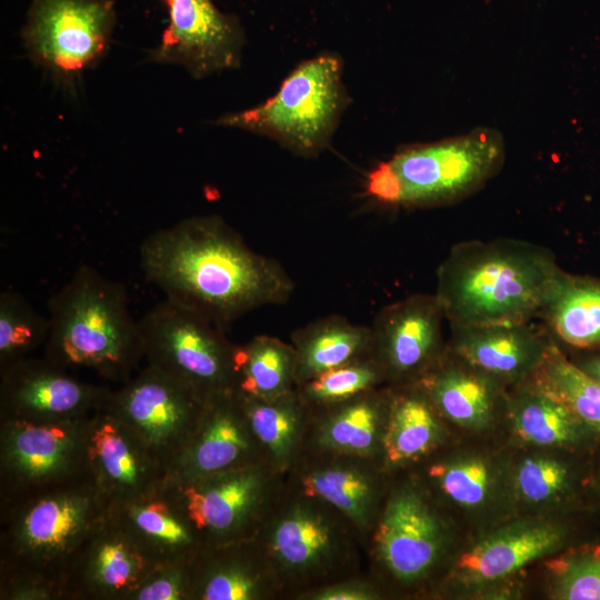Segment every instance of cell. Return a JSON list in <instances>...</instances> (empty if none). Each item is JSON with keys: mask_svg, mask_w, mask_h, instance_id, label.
Listing matches in <instances>:
<instances>
[{"mask_svg": "<svg viewBox=\"0 0 600 600\" xmlns=\"http://www.w3.org/2000/svg\"><path fill=\"white\" fill-rule=\"evenodd\" d=\"M90 473L110 509L162 487L166 471L142 442L104 407L87 421Z\"/></svg>", "mask_w": 600, "mask_h": 600, "instance_id": "cell-22", "label": "cell"}, {"mask_svg": "<svg viewBox=\"0 0 600 600\" xmlns=\"http://www.w3.org/2000/svg\"><path fill=\"white\" fill-rule=\"evenodd\" d=\"M169 22L149 61L178 64L202 79L240 66L243 30L212 0H163Z\"/></svg>", "mask_w": 600, "mask_h": 600, "instance_id": "cell-18", "label": "cell"}, {"mask_svg": "<svg viewBox=\"0 0 600 600\" xmlns=\"http://www.w3.org/2000/svg\"><path fill=\"white\" fill-rule=\"evenodd\" d=\"M44 358L66 369H88L112 382H127L143 349L124 287L89 266L79 267L48 301Z\"/></svg>", "mask_w": 600, "mask_h": 600, "instance_id": "cell-3", "label": "cell"}, {"mask_svg": "<svg viewBox=\"0 0 600 600\" xmlns=\"http://www.w3.org/2000/svg\"><path fill=\"white\" fill-rule=\"evenodd\" d=\"M139 253L146 279L166 299L224 330L258 308L287 302L294 291L280 262L252 250L219 216L157 230Z\"/></svg>", "mask_w": 600, "mask_h": 600, "instance_id": "cell-1", "label": "cell"}, {"mask_svg": "<svg viewBox=\"0 0 600 600\" xmlns=\"http://www.w3.org/2000/svg\"><path fill=\"white\" fill-rule=\"evenodd\" d=\"M322 456L302 470L299 489L332 506L360 538L372 533L383 504L381 479L373 460Z\"/></svg>", "mask_w": 600, "mask_h": 600, "instance_id": "cell-27", "label": "cell"}, {"mask_svg": "<svg viewBox=\"0 0 600 600\" xmlns=\"http://www.w3.org/2000/svg\"><path fill=\"white\" fill-rule=\"evenodd\" d=\"M110 513L158 562L191 560L202 548L166 482Z\"/></svg>", "mask_w": 600, "mask_h": 600, "instance_id": "cell-30", "label": "cell"}, {"mask_svg": "<svg viewBox=\"0 0 600 600\" xmlns=\"http://www.w3.org/2000/svg\"><path fill=\"white\" fill-rule=\"evenodd\" d=\"M110 514L91 473L0 506V581L28 579L57 584L87 539Z\"/></svg>", "mask_w": 600, "mask_h": 600, "instance_id": "cell-4", "label": "cell"}, {"mask_svg": "<svg viewBox=\"0 0 600 600\" xmlns=\"http://www.w3.org/2000/svg\"><path fill=\"white\" fill-rule=\"evenodd\" d=\"M532 379L600 434V384L579 369L554 340Z\"/></svg>", "mask_w": 600, "mask_h": 600, "instance_id": "cell-35", "label": "cell"}, {"mask_svg": "<svg viewBox=\"0 0 600 600\" xmlns=\"http://www.w3.org/2000/svg\"><path fill=\"white\" fill-rule=\"evenodd\" d=\"M297 360V386L328 370L370 356V326L356 324L332 314L292 333Z\"/></svg>", "mask_w": 600, "mask_h": 600, "instance_id": "cell-32", "label": "cell"}, {"mask_svg": "<svg viewBox=\"0 0 600 600\" xmlns=\"http://www.w3.org/2000/svg\"><path fill=\"white\" fill-rule=\"evenodd\" d=\"M591 490L594 508L600 507V442L591 459Z\"/></svg>", "mask_w": 600, "mask_h": 600, "instance_id": "cell-43", "label": "cell"}, {"mask_svg": "<svg viewBox=\"0 0 600 600\" xmlns=\"http://www.w3.org/2000/svg\"><path fill=\"white\" fill-rule=\"evenodd\" d=\"M592 454L519 446L510 451L518 516L577 514L594 508Z\"/></svg>", "mask_w": 600, "mask_h": 600, "instance_id": "cell-20", "label": "cell"}, {"mask_svg": "<svg viewBox=\"0 0 600 600\" xmlns=\"http://www.w3.org/2000/svg\"><path fill=\"white\" fill-rule=\"evenodd\" d=\"M538 317L556 342L577 351L600 349V279L561 268Z\"/></svg>", "mask_w": 600, "mask_h": 600, "instance_id": "cell-31", "label": "cell"}, {"mask_svg": "<svg viewBox=\"0 0 600 600\" xmlns=\"http://www.w3.org/2000/svg\"><path fill=\"white\" fill-rule=\"evenodd\" d=\"M298 598L307 600H376L380 598V592L369 581L346 578L300 592Z\"/></svg>", "mask_w": 600, "mask_h": 600, "instance_id": "cell-40", "label": "cell"}, {"mask_svg": "<svg viewBox=\"0 0 600 600\" xmlns=\"http://www.w3.org/2000/svg\"><path fill=\"white\" fill-rule=\"evenodd\" d=\"M114 23L111 0H33L23 46L57 83L73 89L107 52Z\"/></svg>", "mask_w": 600, "mask_h": 600, "instance_id": "cell-10", "label": "cell"}, {"mask_svg": "<svg viewBox=\"0 0 600 600\" xmlns=\"http://www.w3.org/2000/svg\"><path fill=\"white\" fill-rule=\"evenodd\" d=\"M501 137L488 129L398 150L387 163L400 189V207L427 208L463 199L501 168Z\"/></svg>", "mask_w": 600, "mask_h": 600, "instance_id": "cell-8", "label": "cell"}, {"mask_svg": "<svg viewBox=\"0 0 600 600\" xmlns=\"http://www.w3.org/2000/svg\"><path fill=\"white\" fill-rule=\"evenodd\" d=\"M0 600H63V594L50 582L10 579L0 581Z\"/></svg>", "mask_w": 600, "mask_h": 600, "instance_id": "cell-41", "label": "cell"}, {"mask_svg": "<svg viewBox=\"0 0 600 600\" xmlns=\"http://www.w3.org/2000/svg\"><path fill=\"white\" fill-rule=\"evenodd\" d=\"M386 383L382 370L369 356L322 372L297 386V391L311 408L340 403Z\"/></svg>", "mask_w": 600, "mask_h": 600, "instance_id": "cell-37", "label": "cell"}, {"mask_svg": "<svg viewBox=\"0 0 600 600\" xmlns=\"http://www.w3.org/2000/svg\"><path fill=\"white\" fill-rule=\"evenodd\" d=\"M88 418L58 423L0 421V506L90 474Z\"/></svg>", "mask_w": 600, "mask_h": 600, "instance_id": "cell-11", "label": "cell"}, {"mask_svg": "<svg viewBox=\"0 0 600 600\" xmlns=\"http://www.w3.org/2000/svg\"><path fill=\"white\" fill-rule=\"evenodd\" d=\"M159 563L110 513L74 556L63 600H129Z\"/></svg>", "mask_w": 600, "mask_h": 600, "instance_id": "cell-19", "label": "cell"}, {"mask_svg": "<svg viewBox=\"0 0 600 600\" xmlns=\"http://www.w3.org/2000/svg\"><path fill=\"white\" fill-rule=\"evenodd\" d=\"M444 424L419 384L390 388L380 456L383 470L404 468L431 457L447 439Z\"/></svg>", "mask_w": 600, "mask_h": 600, "instance_id": "cell-29", "label": "cell"}, {"mask_svg": "<svg viewBox=\"0 0 600 600\" xmlns=\"http://www.w3.org/2000/svg\"><path fill=\"white\" fill-rule=\"evenodd\" d=\"M449 328V350L508 389L536 374L553 342L531 322Z\"/></svg>", "mask_w": 600, "mask_h": 600, "instance_id": "cell-23", "label": "cell"}, {"mask_svg": "<svg viewBox=\"0 0 600 600\" xmlns=\"http://www.w3.org/2000/svg\"><path fill=\"white\" fill-rule=\"evenodd\" d=\"M357 537L338 510L299 489L276 501L253 539L282 589L303 592L346 579L357 563Z\"/></svg>", "mask_w": 600, "mask_h": 600, "instance_id": "cell-5", "label": "cell"}, {"mask_svg": "<svg viewBox=\"0 0 600 600\" xmlns=\"http://www.w3.org/2000/svg\"><path fill=\"white\" fill-rule=\"evenodd\" d=\"M266 460L237 391L206 398L198 426L169 468L167 482L184 483Z\"/></svg>", "mask_w": 600, "mask_h": 600, "instance_id": "cell-21", "label": "cell"}, {"mask_svg": "<svg viewBox=\"0 0 600 600\" xmlns=\"http://www.w3.org/2000/svg\"><path fill=\"white\" fill-rule=\"evenodd\" d=\"M503 422L519 446L592 454L600 442L599 433L532 378L508 389Z\"/></svg>", "mask_w": 600, "mask_h": 600, "instance_id": "cell-25", "label": "cell"}, {"mask_svg": "<svg viewBox=\"0 0 600 600\" xmlns=\"http://www.w3.org/2000/svg\"><path fill=\"white\" fill-rule=\"evenodd\" d=\"M417 384L447 423L466 432L484 434L503 421L508 388L449 348Z\"/></svg>", "mask_w": 600, "mask_h": 600, "instance_id": "cell-24", "label": "cell"}, {"mask_svg": "<svg viewBox=\"0 0 600 600\" xmlns=\"http://www.w3.org/2000/svg\"><path fill=\"white\" fill-rule=\"evenodd\" d=\"M278 473L262 460L166 487L206 547L254 538L277 501Z\"/></svg>", "mask_w": 600, "mask_h": 600, "instance_id": "cell-9", "label": "cell"}, {"mask_svg": "<svg viewBox=\"0 0 600 600\" xmlns=\"http://www.w3.org/2000/svg\"><path fill=\"white\" fill-rule=\"evenodd\" d=\"M49 333V319L14 291L0 294V370L30 357Z\"/></svg>", "mask_w": 600, "mask_h": 600, "instance_id": "cell-36", "label": "cell"}, {"mask_svg": "<svg viewBox=\"0 0 600 600\" xmlns=\"http://www.w3.org/2000/svg\"><path fill=\"white\" fill-rule=\"evenodd\" d=\"M112 389L79 380L46 358L0 370V421L58 423L87 419Z\"/></svg>", "mask_w": 600, "mask_h": 600, "instance_id": "cell-17", "label": "cell"}, {"mask_svg": "<svg viewBox=\"0 0 600 600\" xmlns=\"http://www.w3.org/2000/svg\"><path fill=\"white\" fill-rule=\"evenodd\" d=\"M204 401L188 384L147 364L112 390L103 407L133 432L168 473L191 439Z\"/></svg>", "mask_w": 600, "mask_h": 600, "instance_id": "cell-14", "label": "cell"}, {"mask_svg": "<svg viewBox=\"0 0 600 600\" xmlns=\"http://www.w3.org/2000/svg\"><path fill=\"white\" fill-rule=\"evenodd\" d=\"M452 542L451 527L420 481L391 490L372 530L377 562L396 583L417 586L443 563Z\"/></svg>", "mask_w": 600, "mask_h": 600, "instance_id": "cell-12", "label": "cell"}, {"mask_svg": "<svg viewBox=\"0 0 600 600\" xmlns=\"http://www.w3.org/2000/svg\"><path fill=\"white\" fill-rule=\"evenodd\" d=\"M193 560L160 562L129 600H191Z\"/></svg>", "mask_w": 600, "mask_h": 600, "instance_id": "cell-39", "label": "cell"}, {"mask_svg": "<svg viewBox=\"0 0 600 600\" xmlns=\"http://www.w3.org/2000/svg\"><path fill=\"white\" fill-rule=\"evenodd\" d=\"M568 516H516L483 530L452 561L448 588L464 594L488 591L529 564L577 544Z\"/></svg>", "mask_w": 600, "mask_h": 600, "instance_id": "cell-13", "label": "cell"}, {"mask_svg": "<svg viewBox=\"0 0 600 600\" xmlns=\"http://www.w3.org/2000/svg\"><path fill=\"white\" fill-rule=\"evenodd\" d=\"M251 429L267 461L281 473L299 458L311 409L297 388L272 399H260L238 392Z\"/></svg>", "mask_w": 600, "mask_h": 600, "instance_id": "cell-33", "label": "cell"}, {"mask_svg": "<svg viewBox=\"0 0 600 600\" xmlns=\"http://www.w3.org/2000/svg\"><path fill=\"white\" fill-rule=\"evenodd\" d=\"M390 388H378L340 403L322 407L314 419L319 453L374 460L381 456Z\"/></svg>", "mask_w": 600, "mask_h": 600, "instance_id": "cell-28", "label": "cell"}, {"mask_svg": "<svg viewBox=\"0 0 600 600\" xmlns=\"http://www.w3.org/2000/svg\"><path fill=\"white\" fill-rule=\"evenodd\" d=\"M420 481L438 503L446 504L483 530L518 516L510 451L454 448L433 457Z\"/></svg>", "mask_w": 600, "mask_h": 600, "instance_id": "cell-15", "label": "cell"}, {"mask_svg": "<svg viewBox=\"0 0 600 600\" xmlns=\"http://www.w3.org/2000/svg\"><path fill=\"white\" fill-rule=\"evenodd\" d=\"M547 562L558 600H600V543H577Z\"/></svg>", "mask_w": 600, "mask_h": 600, "instance_id": "cell-38", "label": "cell"}, {"mask_svg": "<svg viewBox=\"0 0 600 600\" xmlns=\"http://www.w3.org/2000/svg\"><path fill=\"white\" fill-rule=\"evenodd\" d=\"M443 321L434 293L413 294L379 311L370 326V357L387 387L416 384L441 360L448 348Z\"/></svg>", "mask_w": 600, "mask_h": 600, "instance_id": "cell-16", "label": "cell"}, {"mask_svg": "<svg viewBox=\"0 0 600 600\" xmlns=\"http://www.w3.org/2000/svg\"><path fill=\"white\" fill-rule=\"evenodd\" d=\"M292 344L267 334L253 337L237 351V392L272 399L297 388Z\"/></svg>", "mask_w": 600, "mask_h": 600, "instance_id": "cell-34", "label": "cell"}, {"mask_svg": "<svg viewBox=\"0 0 600 600\" xmlns=\"http://www.w3.org/2000/svg\"><path fill=\"white\" fill-rule=\"evenodd\" d=\"M281 589L254 539L202 547L193 560L191 600H266Z\"/></svg>", "mask_w": 600, "mask_h": 600, "instance_id": "cell-26", "label": "cell"}, {"mask_svg": "<svg viewBox=\"0 0 600 600\" xmlns=\"http://www.w3.org/2000/svg\"><path fill=\"white\" fill-rule=\"evenodd\" d=\"M342 70L334 53L306 60L268 100L226 113L216 123L268 137L298 156L316 157L329 144L350 101Z\"/></svg>", "mask_w": 600, "mask_h": 600, "instance_id": "cell-6", "label": "cell"}, {"mask_svg": "<svg viewBox=\"0 0 600 600\" xmlns=\"http://www.w3.org/2000/svg\"><path fill=\"white\" fill-rule=\"evenodd\" d=\"M560 269L550 249L530 241H466L438 267L434 296L449 327L531 322Z\"/></svg>", "mask_w": 600, "mask_h": 600, "instance_id": "cell-2", "label": "cell"}, {"mask_svg": "<svg viewBox=\"0 0 600 600\" xmlns=\"http://www.w3.org/2000/svg\"><path fill=\"white\" fill-rule=\"evenodd\" d=\"M147 364L188 384L202 398L236 391L238 346L227 330L164 299L139 321Z\"/></svg>", "mask_w": 600, "mask_h": 600, "instance_id": "cell-7", "label": "cell"}, {"mask_svg": "<svg viewBox=\"0 0 600 600\" xmlns=\"http://www.w3.org/2000/svg\"><path fill=\"white\" fill-rule=\"evenodd\" d=\"M571 360L579 369L600 384V349L579 351Z\"/></svg>", "mask_w": 600, "mask_h": 600, "instance_id": "cell-42", "label": "cell"}]
</instances>
